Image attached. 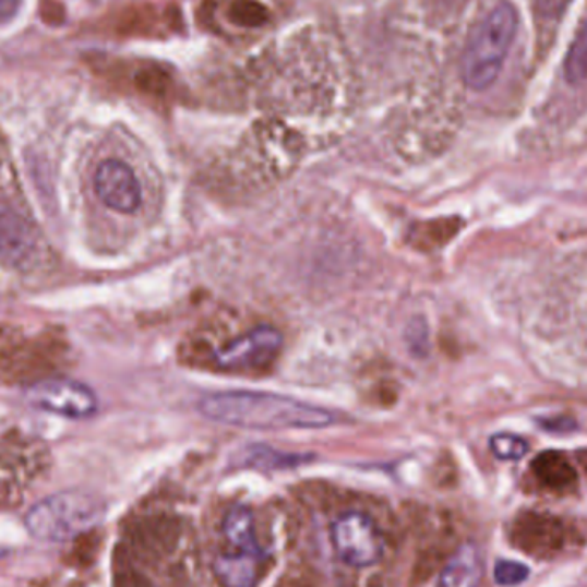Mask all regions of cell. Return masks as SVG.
<instances>
[{"instance_id": "cell-2", "label": "cell", "mask_w": 587, "mask_h": 587, "mask_svg": "<svg viewBox=\"0 0 587 587\" xmlns=\"http://www.w3.org/2000/svg\"><path fill=\"white\" fill-rule=\"evenodd\" d=\"M517 29V9L508 0H499L475 26L464 49L460 73L467 88L484 92L499 80Z\"/></svg>"}, {"instance_id": "cell-9", "label": "cell", "mask_w": 587, "mask_h": 587, "mask_svg": "<svg viewBox=\"0 0 587 587\" xmlns=\"http://www.w3.org/2000/svg\"><path fill=\"white\" fill-rule=\"evenodd\" d=\"M483 577V556L478 544L464 543L443 567L434 587H479Z\"/></svg>"}, {"instance_id": "cell-6", "label": "cell", "mask_w": 587, "mask_h": 587, "mask_svg": "<svg viewBox=\"0 0 587 587\" xmlns=\"http://www.w3.org/2000/svg\"><path fill=\"white\" fill-rule=\"evenodd\" d=\"M26 403L35 409L69 419L92 418L98 410V398L85 383L69 379H45L25 392Z\"/></svg>"}, {"instance_id": "cell-13", "label": "cell", "mask_w": 587, "mask_h": 587, "mask_svg": "<svg viewBox=\"0 0 587 587\" xmlns=\"http://www.w3.org/2000/svg\"><path fill=\"white\" fill-rule=\"evenodd\" d=\"M563 73L571 85H587V21L572 41L563 64Z\"/></svg>"}, {"instance_id": "cell-16", "label": "cell", "mask_w": 587, "mask_h": 587, "mask_svg": "<svg viewBox=\"0 0 587 587\" xmlns=\"http://www.w3.org/2000/svg\"><path fill=\"white\" fill-rule=\"evenodd\" d=\"M529 575H531V568L517 560H499L495 563V571H493L496 584L503 587L520 586L529 579Z\"/></svg>"}, {"instance_id": "cell-17", "label": "cell", "mask_w": 587, "mask_h": 587, "mask_svg": "<svg viewBox=\"0 0 587 587\" xmlns=\"http://www.w3.org/2000/svg\"><path fill=\"white\" fill-rule=\"evenodd\" d=\"M536 8H538L539 13L543 16H559L560 13H563L567 0H535Z\"/></svg>"}, {"instance_id": "cell-10", "label": "cell", "mask_w": 587, "mask_h": 587, "mask_svg": "<svg viewBox=\"0 0 587 587\" xmlns=\"http://www.w3.org/2000/svg\"><path fill=\"white\" fill-rule=\"evenodd\" d=\"M224 535L229 539L230 544L241 548L242 553H250L257 559L265 556L262 547L257 544L253 514L244 505H236L227 512L224 519Z\"/></svg>"}, {"instance_id": "cell-1", "label": "cell", "mask_w": 587, "mask_h": 587, "mask_svg": "<svg viewBox=\"0 0 587 587\" xmlns=\"http://www.w3.org/2000/svg\"><path fill=\"white\" fill-rule=\"evenodd\" d=\"M197 407L209 421L242 430H322L335 422L331 410L269 392H217Z\"/></svg>"}, {"instance_id": "cell-5", "label": "cell", "mask_w": 587, "mask_h": 587, "mask_svg": "<svg viewBox=\"0 0 587 587\" xmlns=\"http://www.w3.org/2000/svg\"><path fill=\"white\" fill-rule=\"evenodd\" d=\"M284 335L272 325H257L212 352V367L224 373L254 374L268 370L281 352Z\"/></svg>"}, {"instance_id": "cell-8", "label": "cell", "mask_w": 587, "mask_h": 587, "mask_svg": "<svg viewBox=\"0 0 587 587\" xmlns=\"http://www.w3.org/2000/svg\"><path fill=\"white\" fill-rule=\"evenodd\" d=\"M95 191L100 202L119 214H134L143 202L136 173L125 161H101L95 173Z\"/></svg>"}, {"instance_id": "cell-11", "label": "cell", "mask_w": 587, "mask_h": 587, "mask_svg": "<svg viewBox=\"0 0 587 587\" xmlns=\"http://www.w3.org/2000/svg\"><path fill=\"white\" fill-rule=\"evenodd\" d=\"M257 556L250 553L221 555L215 560L217 579L226 587H254L256 584Z\"/></svg>"}, {"instance_id": "cell-7", "label": "cell", "mask_w": 587, "mask_h": 587, "mask_svg": "<svg viewBox=\"0 0 587 587\" xmlns=\"http://www.w3.org/2000/svg\"><path fill=\"white\" fill-rule=\"evenodd\" d=\"M337 555L352 567H371L383 556V538L373 520L361 512H346L332 526Z\"/></svg>"}, {"instance_id": "cell-4", "label": "cell", "mask_w": 587, "mask_h": 587, "mask_svg": "<svg viewBox=\"0 0 587 587\" xmlns=\"http://www.w3.org/2000/svg\"><path fill=\"white\" fill-rule=\"evenodd\" d=\"M304 155V145L298 134L278 125H268L254 134L251 145L239 158V185L268 188L292 176Z\"/></svg>"}, {"instance_id": "cell-14", "label": "cell", "mask_w": 587, "mask_h": 587, "mask_svg": "<svg viewBox=\"0 0 587 587\" xmlns=\"http://www.w3.org/2000/svg\"><path fill=\"white\" fill-rule=\"evenodd\" d=\"M28 232L16 217H0V251L9 256L29 250Z\"/></svg>"}, {"instance_id": "cell-12", "label": "cell", "mask_w": 587, "mask_h": 587, "mask_svg": "<svg viewBox=\"0 0 587 587\" xmlns=\"http://www.w3.org/2000/svg\"><path fill=\"white\" fill-rule=\"evenodd\" d=\"M460 220L457 218H439V220L419 221L410 229L407 241L416 250L433 251L447 244L459 232Z\"/></svg>"}, {"instance_id": "cell-15", "label": "cell", "mask_w": 587, "mask_h": 587, "mask_svg": "<svg viewBox=\"0 0 587 587\" xmlns=\"http://www.w3.org/2000/svg\"><path fill=\"white\" fill-rule=\"evenodd\" d=\"M490 448L500 460H520L529 452V443L517 434L496 433L491 436Z\"/></svg>"}, {"instance_id": "cell-18", "label": "cell", "mask_w": 587, "mask_h": 587, "mask_svg": "<svg viewBox=\"0 0 587 587\" xmlns=\"http://www.w3.org/2000/svg\"><path fill=\"white\" fill-rule=\"evenodd\" d=\"M21 0H0V23L11 20L20 9Z\"/></svg>"}, {"instance_id": "cell-3", "label": "cell", "mask_w": 587, "mask_h": 587, "mask_svg": "<svg viewBox=\"0 0 587 587\" xmlns=\"http://www.w3.org/2000/svg\"><path fill=\"white\" fill-rule=\"evenodd\" d=\"M104 519V505L85 491L53 493L29 508L25 526L41 543H68Z\"/></svg>"}]
</instances>
